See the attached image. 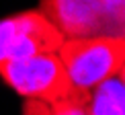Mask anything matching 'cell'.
<instances>
[{
  "instance_id": "6da1fadb",
  "label": "cell",
  "mask_w": 125,
  "mask_h": 115,
  "mask_svg": "<svg viewBox=\"0 0 125 115\" xmlns=\"http://www.w3.org/2000/svg\"><path fill=\"white\" fill-rule=\"evenodd\" d=\"M0 78L19 95L31 101L47 103L49 107L64 103L88 105L90 92L80 91L70 80L58 54H41L25 60L0 64Z\"/></svg>"
},
{
  "instance_id": "7a4b0ae2",
  "label": "cell",
  "mask_w": 125,
  "mask_h": 115,
  "mask_svg": "<svg viewBox=\"0 0 125 115\" xmlns=\"http://www.w3.org/2000/svg\"><path fill=\"white\" fill-rule=\"evenodd\" d=\"M37 10L66 39L125 41V0H39Z\"/></svg>"
},
{
  "instance_id": "3957f363",
  "label": "cell",
  "mask_w": 125,
  "mask_h": 115,
  "mask_svg": "<svg viewBox=\"0 0 125 115\" xmlns=\"http://www.w3.org/2000/svg\"><path fill=\"white\" fill-rule=\"evenodd\" d=\"M55 54L74 86L90 92L103 80L119 74L125 64V41L109 37L64 39Z\"/></svg>"
},
{
  "instance_id": "277c9868",
  "label": "cell",
  "mask_w": 125,
  "mask_h": 115,
  "mask_svg": "<svg viewBox=\"0 0 125 115\" xmlns=\"http://www.w3.org/2000/svg\"><path fill=\"white\" fill-rule=\"evenodd\" d=\"M64 35L39 10H25L0 21V64L41 54H55Z\"/></svg>"
},
{
  "instance_id": "5b68a950",
  "label": "cell",
  "mask_w": 125,
  "mask_h": 115,
  "mask_svg": "<svg viewBox=\"0 0 125 115\" xmlns=\"http://www.w3.org/2000/svg\"><path fill=\"white\" fill-rule=\"evenodd\" d=\"M88 115H125V86L117 76L107 78L90 91Z\"/></svg>"
},
{
  "instance_id": "8992f818",
  "label": "cell",
  "mask_w": 125,
  "mask_h": 115,
  "mask_svg": "<svg viewBox=\"0 0 125 115\" xmlns=\"http://www.w3.org/2000/svg\"><path fill=\"white\" fill-rule=\"evenodd\" d=\"M51 115H88L86 105L82 103H64V105L51 107Z\"/></svg>"
},
{
  "instance_id": "52a82bcc",
  "label": "cell",
  "mask_w": 125,
  "mask_h": 115,
  "mask_svg": "<svg viewBox=\"0 0 125 115\" xmlns=\"http://www.w3.org/2000/svg\"><path fill=\"white\" fill-rule=\"evenodd\" d=\"M25 115H51V107L41 101H29L25 107Z\"/></svg>"
},
{
  "instance_id": "ba28073f",
  "label": "cell",
  "mask_w": 125,
  "mask_h": 115,
  "mask_svg": "<svg viewBox=\"0 0 125 115\" xmlns=\"http://www.w3.org/2000/svg\"><path fill=\"white\" fill-rule=\"evenodd\" d=\"M117 78H119V80H121V84L125 86V64L121 66V70H119V74H117Z\"/></svg>"
}]
</instances>
